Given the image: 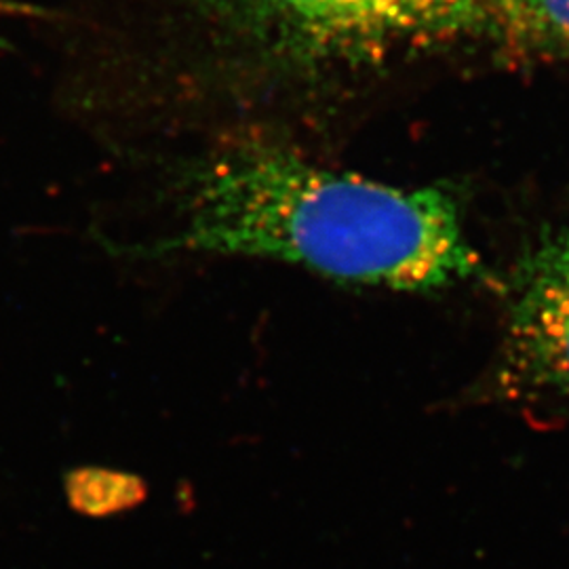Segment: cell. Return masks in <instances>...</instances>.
Wrapping results in <instances>:
<instances>
[{"label": "cell", "instance_id": "5b68a950", "mask_svg": "<svg viewBox=\"0 0 569 569\" xmlns=\"http://www.w3.org/2000/svg\"><path fill=\"white\" fill-rule=\"evenodd\" d=\"M68 505L79 515L106 519L140 507L148 486L138 475L112 468H74L66 475Z\"/></svg>", "mask_w": 569, "mask_h": 569}, {"label": "cell", "instance_id": "277c9868", "mask_svg": "<svg viewBox=\"0 0 569 569\" xmlns=\"http://www.w3.org/2000/svg\"><path fill=\"white\" fill-rule=\"evenodd\" d=\"M491 32L552 58L569 60V0H483Z\"/></svg>", "mask_w": 569, "mask_h": 569}, {"label": "cell", "instance_id": "8992f818", "mask_svg": "<svg viewBox=\"0 0 569 569\" xmlns=\"http://www.w3.org/2000/svg\"><path fill=\"white\" fill-rule=\"evenodd\" d=\"M16 9H18V7H2V4H0V18H2L4 13H16Z\"/></svg>", "mask_w": 569, "mask_h": 569}, {"label": "cell", "instance_id": "7a4b0ae2", "mask_svg": "<svg viewBox=\"0 0 569 569\" xmlns=\"http://www.w3.org/2000/svg\"><path fill=\"white\" fill-rule=\"evenodd\" d=\"M216 26L302 63L369 61L491 32L483 0H197Z\"/></svg>", "mask_w": 569, "mask_h": 569}, {"label": "cell", "instance_id": "6da1fadb", "mask_svg": "<svg viewBox=\"0 0 569 569\" xmlns=\"http://www.w3.org/2000/svg\"><path fill=\"white\" fill-rule=\"evenodd\" d=\"M182 220L157 251L279 260L348 283L437 289L483 262L437 188H399L270 143L230 146L186 183Z\"/></svg>", "mask_w": 569, "mask_h": 569}, {"label": "cell", "instance_id": "3957f363", "mask_svg": "<svg viewBox=\"0 0 569 569\" xmlns=\"http://www.w3.org/2000/svg\"><path fill=\"white\" fill-rule=\"evenodd\" d=\"M496 388L526 409L569 411V226L515 272Z\"/></svg>", "mask_w": 569, "mask_h": 569}]
</instances>
